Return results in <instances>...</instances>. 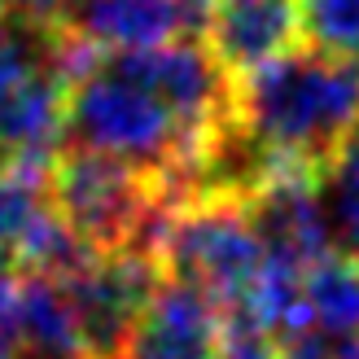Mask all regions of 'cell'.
Segmentation results:
<instances>
[{
    "mask_svg": "<svg viewBox=\"0 0 359 359\" xmlns=\"http://www.w3.org/2000/svg\"><path fill=\"white\" fill-rule=\"evenodd\" d=\"M237 118V83L206 44L93 53L70 70L66 140L110 154L193 197Z\"/></svg>",
    "mask_w": 359,
    "mask_h": 359,
    "instance_id": "cell-1",
    "label": "cell"
},
{
    "mask_svg": "<svg viewBox=\"0 0 359 359\" xmlns=\"http://www.w3.org/2000/svg\"><path fill=\"white\" fill-rule=\"evenodd\" d=\"M237 128L267 163L320 167L359 128V57L294 48L237 83Z\"/></svg>",
    "mask_w": 359,
    "mask_h": 359,
    "instance_id": "cell-2",
    "label": "cell"
},
{
    "mask_svg": "<svg viewBox=\"0 0 359 359\" xmlns=\"http://www.w3.org/2000/svg\"><path fill=\"white\" fill-rule=\"evenodd\" d=\"M48 197L66 232L88 255H123L145 250L158 259L163 232L171 224L184 193H175L167 180L145 175L110 154H93L66 145L44 167Z\"/></svg>",
    "mask_w": 359,
    "mask_h": 359,
    "instance_id": "cell-3",
    "label": "cell"
},
{
    "mask_svg": "<svg viewBox=\"0 0 359 359\" xmlns=\"http://www.w3.org/2000/svg\"><path fill=\"white\" fill-rule=\"evenodd\" d=\"M158 263L167 276H180L224 302V311H237L263 272L267 250L245 210V197L193 193L175 206L158 245Z\"/></svg>",
    "mask_w": 359,
    "mask_h": 359,
    "instance_id": "cell-4",
    "label": "cell"
},
{
    "mask_svg": "<svg viewBox=\"0 0 359 359\" xmlns=\"http://www.w3.org/2000/svg\"><path fill=\"white\" fill-rule=\"evenodd\" d=\"M57 276L79 325L83 359H123L140 311L167 272L145 250H123V255H83Z\"/></svg>",
    "mask_w": 359,
    "mask_h": 359,
    "instance_id": "cell-5",
    "label": "cell"
},
{
    "mask_svg": "<svg viewBox=\"0 0 359 359\" xmlns=\"http://www.w3.org/2000/svg\"><path fill=\"white\" fill-rule=\"evenodd\" d=\"M83 255L53 210L44 167L0 163V272H62Z\"/></svg>",
    "mask_w": 359,
    "mask_h": 359,
    "instance_id": "cell-6",
    "label": "cell"
},
{
    "mask_svg": "<svg viewBox=\"0 0 359 359\" xmlns=\"http://www.w3.org/2000/svg\"><path fill=\"white\" fill-rule=\"evenodd\" d=\"M224 333V302L180 276H163L136 320L123 359H219Z\"/></svg>",
    "mask_w": 359,
    "mask_h": 359,
    "instance_id": "cell-7",
    "label": "cell"
},
{
    "mask_svg": "<svg viewBox=\"0 0 359 359\" xmlns=\"http://www.w3.org/2000/svg\"><path fill=\"white\" fill-rule=\"evenodd\" d=\"M302 40V0H210L206 48L232 83L294 53Z\"/></svg>",
    "mask_w": 359,
    "mask_h": 359,
    "instance_id": "cell-8",
    "label": "cell"
},
{
    "mask_svg": "<svg viewBox=\"0 0 359 359\" xmlns=\"http://www.w3.org/2000/svg\"><path fill=\"white\" fill-rule=\"evenodd\" d=\"M197 31L189 0H70L62 35L93 53L158 48Z\"/></svg>",
    "mask_w": 359,
    "mask_h": 359,
    "instance_id": "cell-9",
    "label": "cell"
},
{
    "mask_svg": "<svg viewBox=\"0 0 359 359\" xmlns=\"http://www.w3.org/2000/svg\"><path fill=\"white\" fill-rule=\"evenodd\" d=\"M307 307L311 329L329 342L359 333V259L329 255L307 267Z\"/></svg>",
    "mask_w": 359,
    "mask_h": 359,
    "instance_id": "cell-10",
    "label": "cell"
},
{
    "mask_svg": "<svg viewBox=\"0 0 359 359\" xmlns=\"http://www.w3.org/2000/svg\"><path fill=\"white\" fill-rule=\"evenodd\" d=\"M320 202L337 255L359 259V128L320 163Z\"/></svg>",
    "mask_w": 359,
    "mask_h": 359,
    "instance_id": "cell-11",
    "label": "cell"
},
{
    "mask_svg": "<svg viewBox=\"0 0 359 359\" xmlns=\"http://www.w3.org/2000/svg\"><path fill=\"white\" fill-rule=\"evenodd\" d=\"M302 35L337 57H359V0H302Z\"/></svg>",
    "mask_w": 359,
    "mask_h": 359,
    "instance_id": "cell-12",
    "label": "cell"
},
{
    "mask_svg": "<svg viewBox=\"0 0 359 359\" xmlns=\"http://www.w3.org/2000/svg\"><path fill=\"white\" fill-rule=\"evenodd\" d=\"M70 0H5V13L18 27H40V31H62Z\"/></svg>",
    "mask_w": 359,
    "mask_h": 359,
    "instance_id": "cell-13",
    "label": "cell"
},
{
    "mask_svg": "<svg viewBox=\"0 0 359 359\" xmlns=\"http://www.w3.org/2000/svg\"><path fill=\"white\" fill-rule=\"evenodd\" d=\"M0 359H22L18 346V280L0 272Z\"/></svg>",
    "mask_w": 359,
    "mask_h": 359,
    "instance_id": "cell-14",
    "label": "cell"
},
{
    "mask_svg": "<svg viewBox=\"0 0 359 359\" xmlns=\"http://www.w3.org/2000/svg\"><path fill=\"white\" fill-rule=\"evenodd\" d=\"M280 359H329V342L320 333H307V337H294V342L280 346Z\"/></svg>",
    "mask_w": 359,
    "mask_h": 359,
    "instance_id": "cell-15",
    "label": "cell"
},
{
    "mask_svg": "<svg viewBox=\"0 0 359 359\" xmlns=\"http://www.w3.org/2000/svg\"><path fill=\"white\" fill-rule=\"evenodd\" d=\"M5 22H9V13H5V0H0V31H5Z\"/></svg>",
    "mask_w": 359,
    "mask_h": 359,
    "instance_id": "cell-16",
    "label": "cell"
}]
</instances>
